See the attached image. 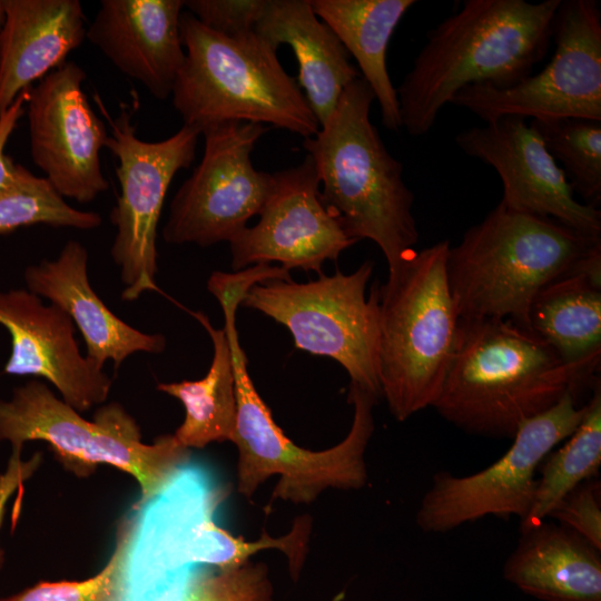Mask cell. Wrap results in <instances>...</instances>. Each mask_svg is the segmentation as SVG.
Segmentation results:
<instances>
[{
    "mask_svg": "<svg viewBox=\"0 0 601 601\" xmlns=\"http://www.w3.org/2000/svg\"><path fill=\"white\" fill-rule=\"evenodd\" d=\"M228 492L207 466L189 461L158 492L131 506L124 601H154L194 566L234 569L268 549L284 553L290 579H299L308 553L311 518H296L283 536L263 531L257 540L246 541L216 522Z\"/></svg>",
    "mask_w": 601,
    "mask_h": 601,
    "instance_id": "obj_1",
    "label": "cell"
},
{
    "mask_svg": "<svg viewBox=\"0 0 601 601\" xmlns=\"http://www.w3.org/2000/svg\"><path fill=\"white\" fill-rule=\"evenodd\" d=\"M562 0H466L427 32L396 87L402 128L427 134L442 108L472 85L509 87L546 55Z\"/></svg>",
    "mask_w": 601,
    "mask_h": 601,
    "instance_id": "obj_2",
    "label": "cell"
},
{
    "mask_svg": "<svg viewBox=\"0 0 601 601\" xmlns=\"http://www.w3.org/2000/svg\"><path fill=\"white\" fill-rule=\"evenodd\" d=\"M573 380L553 348L508 319L459 322L456 345L432 406L477 436L513 439L528 420L554 406Z\"/></svg>",
    "mask_w": 601,
    "mask_h": 601,
    "instance_id": "obj_3",
    "label": "cell"
},
{
    "mask_svg": "<svg viewBox=\"0 0 601 601\" xmlns=\"http://www.w3.org/2000/svg\"><path fill=\"white\" fill-rule=\"evenodd\" d=\"M374 100L371 87L357 78L318 131L304 138L303 147L322 184L323 205L348 237L374 242L392 273L415 253L420 235L403 165L370 120Z\"/></svg>",
    "mask_w": 601,
    "mask_h": 601,
    "instance_id": "obj_4",
    "label": "cell"
},
{
    "mask_svg": "<svg viewBox=\"0 0 601 601\" xmlns=\"http://www.w3.org/2000/svg\"><path fill=\"white\" fill-rule=\"evenodd\" d=\"M598 245L601 238L500 201L449 248L447 279L459 318L508 319L528 328L536 294Z\"/></svg>",
    "mask_w": 601,
    "mask_h": 601,
    "instance_id": "obj_5",
    "label": "cell"
},
{
    "mask_svg": "<svg viewBox=\"0 0 601 601\" xmlns=\"http://www.w3.org/2000/svg\"><path fill=\"white\" fill-rule=\"evenodd\" d=\"M185 60L176 77L173 106L184 125L200 131L220 122L267 124L303 138L319 124L277 49L257 32L228 37L190 12L180 16Z\"/></svg>",
    "mask_w": 601,
    "mask_h": 601,
    "instance_id": "obj_6",
    "label": "cell"
},
{
    "mask_svg": "<svg viewBox=\"0 0 601 601\" xmlns=\"http://www.w3.org/2000/svg\"><path fill=\"white\" fill-rule=\"evenodd\" d=\"M450 246L415 250L380 286L378 382L398 422L434 405L454 354L460 318L447 279Z\"/></svg>",
    "mask_w": 601,
    "mask_h": 601,
    "instance_id": "obj_7",
    "label": "cell"
},
{
    "mask_svg": "<svg viewBox=\"0 0 601 601\" xmlns=\"http://www.w3.org/2000/svg\"><path fill=\"white\" fill-rule=\"evenodd\" d=\"M228 338L237 402L233 443L237 447V491L250 499L272 475L279 480L272 502L311 503L326 489L359 490L367 483L365 451L374 432L373 406L377 398L349 384L348 403L354 415L346 437L324 451L305 450L289 440L276 424L249 376L247 357L236 329L237 305L221 306Z\"/></svg>",
    "mask_w": 601,
    "mask_h": 601,
    "instance_id": "obj_8",
    "label": "cell"
},
{
    "mask_svg": "<svg viewBox=\"0 0 601 601\" xmlns=\"http://www.w3.org/2000/svg\"><path fill=\"white\" fill-rule=\"evenodd\" d=\"M22 449L28 441L49 444L62 466L79 477L108 464L132 475L144 501L158 492L190 461L189 449L173 435L152 444L141 442L139 426L117 403L100 407L92 422L59 400L42 382L17 387L9 401L0 400V441Z\"/></svg>",
    "mask_w": 601,
    "mask_h": 601,
    "instance_id": "obj_9",
    "label": "cell"
},
{
    "mask_svg": "<svg viewBox=\"0 0 601 601\" xmlns=\"http://www.w3.org/2000/svg\"><path fill=\"white\" fill-rule=\"evenodd\" d=\"M374 264L336 270L306 283L270 278L253 285L242 305L284 325L297 349L327 356L348 373L351 383L381 396L378 382L380 286L366 285Z\"/></svg>",
    "mask_w": 601,
    "mask_h": 601,
    "instance_id": "obj_10",
    "label": "cell"
},
{
    "mask_svg": "<svg viewBox=\"0 0 601 601\" xmlns=\"http://www.w3.org/2000/svg\"><path fill=\"white\" fill-rule=\"evenodd\" d=\"M95 98L111 128L105 147L117 158L120 186L109 214L117 228L110 255L125 285L121 298L132 302L145 292L158 290L156 239L162 205L175 175L193 164L201 131L183 125L169 138L145 141L136 134L130 109L122 105L111 119L99 97Z\"/></svg>",
    "mask_w": 601,
    "mask_h": 601,
    "instance_id": "obj_11",
    "label": "cell"
},
{
    "mask_svg": "<svg viewBox=\"0 0 601 601\" xmlns=\"http://www.w3.org/2000/svg\"><path fill=\"white\" fill-rule=\"evenodd\" d=\"M585 404L566 393L554 406L524 422L510 449L493 464L471 475L439 471L415 514L424 533H445L485 516L525 520L533 505L535 473L553 449L578 427Z\"/></svg>",
    "mask_w": 601,
    "mask_h": 601,
    "instance_id": "obj_12",
    "label": "cell"
},
{
    "mask_svg": "<svg viewBox=\"0 0 601 601\" xmlns=\"http://www.w3.org/2000/svg\"><path fill=\"white\" fill-rule=\"evenodd\" d=\"M555 49L538 73L509 87L472 85L452 105L489 122L504 116L531 120H601V10L595 0L561 1L553 23Z\"/></svg>",
    "mask_w": 601,
    "mask_h": 601,
    "instance_id": "obj_13",
    "label": "cell"
},
{
    "mask_svg": "<svg viewBox=\"0 0 601 601\" xmlns=\"http://www.w3.org/2000/svg\"><path fill=\"white\" fill-rule=\"evenodd\" d=\"M269 129L260 124L220 122L203 129L200 162L174 196L162 238L201 247L230 242L268 199L274 175L257 170L252 151Z\"/></svg>",
    "mask_w": 601,
    "mask_h": 601,
    "instance_id": "obj_14",
    "label": "cell"
},
{
    "mask_svg": "<svg viewBox=\"0 0 601 601\" xmlns=\"http://www.w3.org/2000/svg\"><path fill=\"white\" fill-rule=\"evenodd\" d=\"M85 70L66 61L29 88L27 116L35 165L63 198L93 201L107 191L100 150L107 128L82 89Z\"/></svg>",
    "mask_w": 601,
    "mask_h": 601,
    "instance_id": "obj_15",
    "label": "cell"
},
{
    "mask_svg": "<svg viewBox=\"0 0 601 601\" xmlns=\"http://www.w3.org/2000/svg\"><path fill=\"white\" fill-rule=\"evenodd\" d=\"M272 193L258 223L230 242L231 267L242 270L278 263L286 269L323 273L325 260H336L357 243L323 205L319 178L311 156L302 164L274 173Z\"/></svg>",
    "mask_w": 601,
    "mask_h": 601,
    "instance_id": "obj_16",
    "label": "cell"
},
{
    "mask_svg": "<svg viewBox=\"0 0 601 601\" xmlns=\"http://www.w3.org/2000/svg\"><path fill=\"white\" fill-rule=\"evenodd\" d=\"M459 148L491 166L509 209L552 218L590 238H601V211L578 200L561 167L525 118L504 116L462 130Z\"/></svg>",
    "mask_w": 601,
    "mask_h": 601,
    "instance_id": "obj_17",
    "label": "cell"
},
{
    "mask_svg": "<svg viewBox=\"0 0 601 601\" xmlns=\"http://www.w3.org/2000/svg\"><path fill=\"white\" fill-rule=\"evenodd\" d=\"M0 325L11 337L4 373L49 381L77 412L101 404L112 381L75 339V324L58 306L26 289L0 293Z\"/></svg>",
    "mask_w": 601,
    "mask_h": 601,
    "instance_id": "obj_18",
    "label": "cell"
},
{
    "mask_svg": "<svg viewBox=\"0 0 601 601\" xmlns=\"http://www.w3.org/2000/svg\"><path fill=\"white\" fill-rule=\"evenodd\" d=\"M183 0H102L86 39L155 98L171 95L185 60Z\"/></svg>",
    "mask_w": 601,
    "mask_h": 601,
    "instance_id": "obj_19",
    "label": "cell"
},
{
    "mask_svg": "<svg viewBox=\"0 0 601 601\" xmlns=\"http://www.w3.org/2000/svg\"><path fill=\"white\" fill-rule=\"evenodd\" d=\"M528 328L558 354L578 395L600 383L601 245L536 294Z\"/></svg>",
    "mask_w": 601,
    "mask_h": 601,
    "instance_id": "obj_20",
    "label": "cell"
},
{
    "mask_svg": "<svg viewBox=\"0 0 601 601\" xmlns=\"http://www.w3.org/2000/svg\"><path fill=\"white\" fill-rule=\"evenodd\" d=\"M88 252L69 240L55 260L30 265L24 272L29 290L50 299L79 328L87 357L97 365L111 359L117 368L131 354H159L166 347L161 334H146L116 316L98 297L88 279Z\"/></svg>",
    "mask_w": 601,
    "mask_h": 601,
    "instance_id": "obj_21",
    "label": "cell"
},
{
    "mask_svg": "<svg viewBox=\"0 0 601 601\" xmlns=\"http://www.w3.org/2000/svg\"><path fill=\"white\" fill-rule=\"evenodd\" d=\"M0 30V115L86 39L78 0H4Z\"/></svg>",
    "mask_w": 601,
    "mask_h": 601,
    "instance_id": "obj_22",
    "label": "cell"
},
{
    "mask_svg": "<svg viewBox=\"0 0 601 601\" xmlns=\"http://www.w3.org/2000/svg\"><path fill=\"white\" fill-rule=\"evenodd\" d=\"M255 32L276 48L284 43L292 48L297 83L321 127L345 88L361 77L339 39L315 14L309 0H267Z\"/></svg>",
    "mask_w": 601,
    "mask_h": 601,
    "instance_id": "obj_23",
    "label": "cell"
},
{
    "mask_svg": "<svg viewBox=\"0 0 601 601\" xmlns=\"http://www.w3.org/2000/svg\"><path fill=\"white\" fill-rule=\"evenodd\" d=\"M503 577L543 601H601V551L572 530L542 521L521 531Z\"/></svg>",
    "mask_w": 601,
    "mask_h": 601,
    "instance_id": "obj_24",
    "label": "cell"
},
{
    "mask_svg": "<svg viewBox=\"0 0 601 601\" xmlns=\"http://www.w3.org/2000/svg\"><path fill=\"white\" fill-rule=\"evenodd\" d=\"M315 14L339 39L357 62L381 109L382 124L397 131L401 126L396 88L386 65L391 38L415 0H309Z\"/></svg>",
    "mask_w": 601,
    "mask_h": 601,
    "instance_id": "obj_25",
    "label": "cell"
},
{
    "mask_svg": "<svg viewBox=\"0 0 601 601\" xmlns=\"http://www.w3.org/2000/svg\"><path fill=\"white\" fill-rule=\"evenodd\" d=\"M191 314L213 342L209 370L200 380L159 383L157 390L184 405V422L174 433L178 443L187 449H203L213 442L233 441L237 402L231 352L225 329L215 328L201 312Z\"/></svg>",
    "mask_w": 601,
    "mask_h": 601,
    "instance_id": "obj_26",
    "label": "cell"
},
{
    "mask_svg": "<svg viewBox=\"0 0 601 601\" xmlns=\"http://www.w3.org/2000/svg\"><path fill=\"white\" fill-rule=\"evenodd\" d=\"M541 464L533 505L521 522V531L548 518L554 505L578 484L597 477L601 465V385L598 383L585 403L578 427Z\"/></svg>",
    "mask_w": 601,
    "mask_h": 601,
    "instance_id": "obj_27",
    "label": "cell"
},
{
    "mask_svg": "<svg viewBox=\"0 0 601 601\" xmlns=\"http://www.w3.org/2000/svg\"><path fill=\"white\" fill-rule=\"evenodd\" d=\"M545 148L563 170L574 195L598 208L601 203V120H531Z\"/></svg>",
    "mask_w": 601,
    "mask_h": 601,
    "instance_id": "obj_28",
    "label": "cell"
},
{
    "mask_svg": "<svg viewBox=\"0 0 601 601\" xmlns=\"http://www.w3.org/2000/svg\"><path fill=\"white\" fill-rule=\"evenodd\" d=\"M36 224L86 230L99 227L101 217L73 208L45 177L27 169L18 185L0 193V235Z\"/></svg>",
    "mask_w": 601,
    "mask_h": 601,
    "instance_id": "obj_29",
    "label": "cell"
},
{
    "mask_svg": "<svg viewBox=\"0 0 601 601\" xmlns=\"http://www.w3.org/2000/svg\"><path fill=\"white\" fill-rule=\"evenodd\" d=\"M154 601H274V585L262 562L225 570L197 565Z\"/></svg>",
    "mask_w": 601,
    "mask_h": 601,
    "instance_id": "obj_30",
    "label": "cell"
},
{
    "mask_svg": "<svg viewBox=\"0 0 601 601\" xmlns=\"http://www.w3.org/2000/svg\"><path fill=\"white\" fill-rule=\"evenodd\" d=\"M129 516L117 524L116 545L106 565L93 577L81 581L39 582L0 601H124L125 552Z\"/></svg>",
    "mask_w": 601,
    "mask_h": 601,
    "instance_id": "obj_31",
    "label": "cell"
},
{
    "mask_svg": "<svg viewBox=\"0 0 601 601\" xmlns=\"http://www.w3.org/2000/svg\"><path fill=\"white\" fill-rule=\"evenodd\" d=\"M601 551V482L597 477L574 486L548 514Z\"/></svg>",
    "mask_w": 601,
    "mask_h": 601,
    "instance_id": "obj_32",
    "label": "cell"
},
{
    "mask_svg": "<svg viewBox=\"0 0 601 601\" xmlns=\"http://www.w3.org/2000/svg\"><path fill=\"white\" fill-rule=\"evenodd\" d=\"M267 0H187L184 7L207 28L228 37L255 31Z\"/></svg>",
    "mask_w": 601,
    "mask_h": 601,
    "instance_id": "obj_33",
    "label": "cell"
},
{
    "mask_svg": "<svg viewBox=\"0 0 601 601\" xmlns=\"http://www.w3.org/2000/svg\"><path fill=\"white\" fill-rule=\"evenodd\" d=\"M29 97V88L23 90L12 105L0 115V193L19 184L26 173V168L4 154V147L9 137L16 129L19 119L26 111Z\"/></svg>",
    "mask_w": 601,
    "mask_h": 601,
    "instance_id": "obj_34",
    "label": "cell"
},
{
    "mask_svg": "<svg viewBox=\"0 0 601 601\" xmlns=\"http://www.w3.org/2000/svg\"><path fill=\"white\" fill-rule=\"evenodd\" d=\"M22 449H12L6 471L0 474V526L10 496L27 481L38 469L42 455L36 453L30 460H21ZM4 553L0 548V569L3 564Z\"/></svg>",
    "mask_w": 601,
    "mask_h": 601,
    "instance_id": "obj_35",
    "label": "cell"
},
{
    "mask_svg": "<svg viewBox=\"0 0 601 601\" xmlns=\"http://www.w3.org/2000/svg\"><path fill=\"white\" fill-rule=\"evenodd\" d=\"M6 20V6L4 0H0V30L4 23Z\"/></svg>",
    "mask_w": 601,
    "mask_h": 601,
    "instance_id": "obj_36",
    "label": "cell"
},
{
    "mask_svg": "<svg viewBox=\"0 0 601 601\" xmlns=\"http://www.w3.org/2000/svg\"><path fill=\"white\" fill-rule=\"evenodd\" d=\"M343 598L342 594H337L332 601H341Z\"/></svg>",
    "mask_w": 601,
    "mask_h": 601,
    "instance_id": "obj_37",
    "label": "cell"
}]
</instances>
